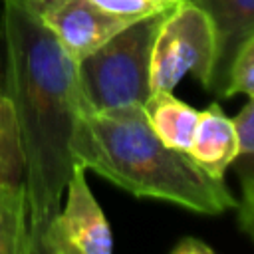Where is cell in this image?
I'll return each instance as SVG.
<instances>
[{
  "label": "cell",
  "mask_w": 254,
  "mask_h": 254,
  "mask_svg": "<svg viewBox=\"0 0 254 254\" xmlns=\"http://www.w3.org/2000/svg\"><path fill=\"white\" fill-rule=\"evenodd\" d=\"M167 10L137 18L75 62L79 107L109 111L151 95V50Z\"/></svg>",
  "instance_id": "obj_3"
},
{
  "label": "cell",
  "mask_w": 254,
  "mask_h": 254,
  "mask_svg": "<svg viewBox=\"0 0 254 254\" xmlns=\"http://www.w3.org/2000/svg\"><path fill=\"white\" fill-rule=\"evenodd\" d=\"M232 121L240 139V157H254V95Z\"/></svg>",
  "instance_id": "obj_14"
},
{
  "label": "cell",
  "mask_w": 254,
  "mask_h": 254,
  "mask_svg": "<svg viewBox=\"0 0 254 254\" xmlns=\"http://www.w3.org/2000/svg\"><path fill=\"white\" fill-rule=\"evenodd\" d=\"M75 163L139 198L173 202L196 214L236 210L224 179L208 177L185 151L167 147L149 127L143 105L77 109L69 143Z\"/></svg>",
  "instance_id": "obj_2"
},
{
  "label": "cell",
  "mask_w": 254,
  "mask_h": 254,
  "mask_svg": "<svg viewBox=\"0 0 254 254\" xmlns=\"http://www.w3.org/2000/svg\"><path fill=\"white\" fill-rule=\"evenodd\" d=\"M89 2H93L97 8H101L107 14L127 18V20H137L155 12H163L161 8L153 6L147 0H89Z\"/></svg>",
  "instance_id": "obj_13"
},
{
  "label": "cell",
  "mask_w": 254,
  "mask_h": 254,
  "mask_svg": "<svg viewBox=\"0 0 254 254\" xmlns=\"http://www.w3.org/2000/svg\"><path fill=\"white\" fill-rule=\"evenodd\" d=\"M2 93L8 97L24 157L30 238H38L62 206L75 165L69 143L79 109L75 62L26 8L2 0Z\"/></svg>",
  "instance_id": "obj_1"
},
{
  "label": "cell",
  "mask_w": 254,
  "mask_h": 254,
  "mask_svg": "<svg viewBox=\"0 0 254 254\" xmlns=\"http://www.w3.org/2000/svg\"><path fill=\"white\" fill-rule=\"evenodd\" d=\"M79 163L71 167L65 183V202L52 216L36 244V254H109L113 234L95 200Z\"/></svg>",
  "instance_id": "obj_5"
},
{
  "label": "cell",
  "mask_w": 254,
  "mask_h": 254,
  "mask_svg": "<svg viewBox=\"0 0 254 254\" xmlns=\"http://www.w3.org/2000/svg\"><path fill=\"white\" fill-rule=\"evenodd\" d=\"M0 254H34L24 181L0 185Z\"/></svg>",
  "instance_id": "obj_10"
},
{
  "label": "cell",
  "mask_w": 254,
  "mask_h": 254,
  "mask_svg": "<svg viewBox=\"0 0 254 254\" xmlns=\"http://www.w3.org/2000/svg\"><path fill=\"white\" fill-rule=\"evenodd\" d=\"M143 113L153 133L167 147L189 151L198 121V109L175 97L173 91H151L143 101Z\"/></svg>",
  "instance_id": "obj_9"
},
{
  "label": "cell",
  "mask_w": 254,
  "mask_h": 254,
  "mask_svg": "<svg viewBox=\"0 0 254 254\" xmlns=\"http://www.w3.org/2000/svg\"><path fill=\"white\" fill-rule=\"evenodd\" d=\"M214 18L218 28V64L214 93L218 95L232 56L240 42L254 32V0H192Z\"/></svg>",
  "instance_id": "obj_8"
},
{
  "label": "cell",
  "mask_w": 254,
  "mask_h": 254,
  "mask_svg": "<svg viewBox=\"0 0 254 254\" xmlns=\"http://www.w3.org/2000/svg\"><path fill=\"white\" fill-rule=\"evenodd\" d=\"M236 212L242 232L254 242V175L242 179V196L236 204Z\"/></svg>",
  "instance_id": "obj_15"
},
{
  "label": "cell",
  "mask_w": 254,
  "mask_h": 254,
  "mask_svg": "<svg viewBox=\"0 0 254 254\" xmlns=\"http://www.w3.org/2000/svg\"><path fill=\"white\" fill-rule=\"evenodd\" d=\"M173 252H212V248L206 244V242H202L200 238H183L177 246H173Z\"/></svg>",
  "instance_id": "obj_16"
},
{
  "label": "cell",
  "mask_w": 254,
  "mask_h": 254,
  "mask_svg": "<svg viewBox=\"0 0 254 254\" xmlns=\"http://www.w3.org/2000/svg\"><path fill=\"white\" fill-rule=\"evenodd\" d=\"M24 181V157L8 97L0 91V185Z\"/></svg>",
  "instance_id": "obj_11"
},
{
  "label": "cell",
  "mask_w": 254,
  "mask_h": 254,
  "mask_svg": "<svg viewBox=\"0 0 254 254\" xmlns=\"http://www.w3.org/2000/svg\"><path fill=\"white\" fill-rule=\"evenodd\" d=\"M147 2H151L153 6H157V8H161V10H169L171 6H175V4L181 2V0H147Z\"/></svg>",
  "instance_id": "obj_17"
},
{
  "label": "cell",
  "mask_w": 254,
  "mask_h": 254,
  "mask_svg": "<svg viewBox=\"0 0 254 254\" xmlns=\"http://www.w3.org/2000/svg\"><path fill=\"white\" fill-rule=\"evenodd\" d=\"M218 64V28L200 4L181 0L157 28L151 50V91H173L187 73L204 89H214Z\"/></svg>",
  "instance_id": "obj_4"
},
{
  "label": "cell",
  "mask_w": 254,
  "mask_h": 254,
  "mask_svg": "<svg viewBox=\"0 0 254 254\" xmlns=\"http://www.w3.org/2000/svg\"><path fill=\"white\" fill-rule=\"evenodd\" d=\"M38 18L60 42L65 54L79 62L105 40L125 28L127 18L103 12L89 0H12Z\"/></svg>",
  "instance_id": "obj_6"
},
{
  "label": "cell",
  "mask_w": 254,
  "mask_h": 254,
  "mask_svg": "<svg viewBox=\"0 0 254 254\" xmlns=\"http://www.w3.org/2000/svg\"><path fill=\"white\" fill-rule=\"evenodd\" d=\"M238 93L248 97L254 95V32L248 34L236 48L224 83L218 91L220 97H232Z\"/></svg>",
  "instance_id": "obj_12"
},
{
  "label": "cell",
  "mask_w": 254,
  "mask_h": 254,
  "mask_svg": "<svg viewBox=\"0 0 254 254\" xmlns=\"http://www.w3.org/2000/svg\"><path fill=\"white\" fill-rule=\"evenodd\" d=\"M187 153L212 179H224L226 169L240 157L236 125L218 103L198 111L196 129Z\"/></svg>",
  "instance_id": "obj_7"
}]
</instances>
